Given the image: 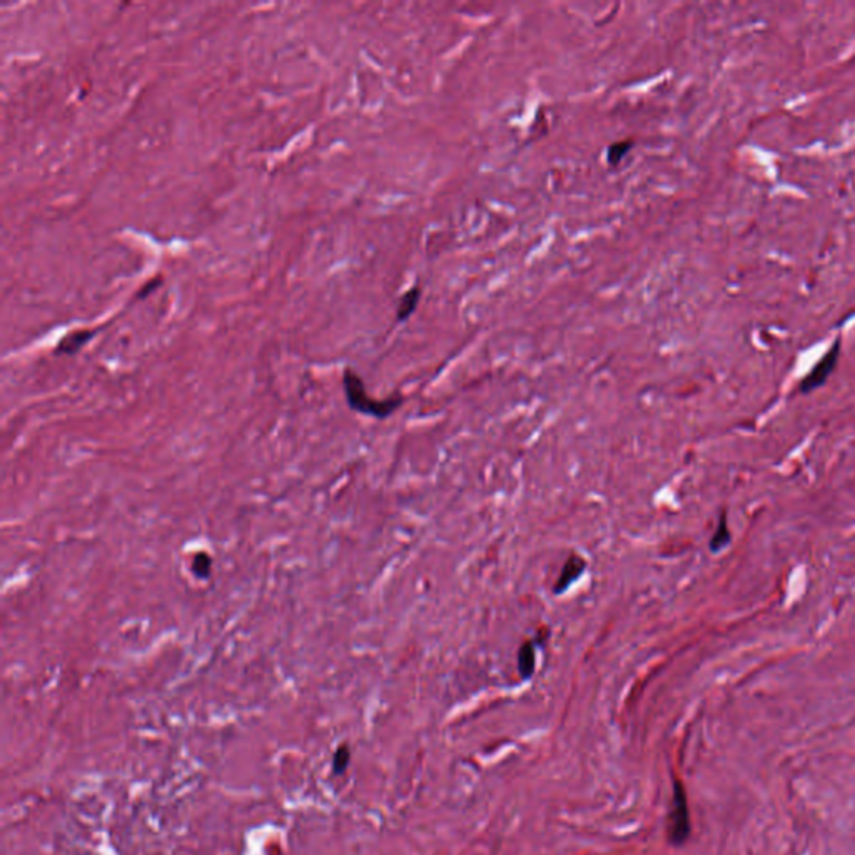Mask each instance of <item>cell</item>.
Listing matches in <instances>:
<instances>
[{
    "label": "cell",
    "mask_w": 855,
    "mask_h": 855,
    "mask_svg": "<svg viewBox=\"0 0 855 855\" xmlns=\"http://www.w3.org/2000/svg\"><path fill=\"white\" fill-rule=\"evenodd\" d=\"M420 297H421L420 287H411V290L401 297L400 305H397V312H396L397 321H405L412 315V312H415L417 302H420Z\"/></svg>",
    "instance_id": "obj_7"
},
{
    "label": "cell",
    "mask_w": 855,
    "mask_h": 855,
    "mask_svg": "<svg viewBox=\"0 0 855 855\" xmlns=\"http://www.w3.org/2000/svg\"><path fill=\"white\" fill-rule=\"evenodd\" d=\"M94 336H96V332L91 330L74 331V332H71V335H67L66 337H62L61 342H59L56 347V355H69V356L76 355V352L81 351Z\"/></svg>",
    "instance_id": "obj_5"
},
{
    "label": "cell",
    "mask_w": 855,
    "mask_h": 855,
    "mask_svg": "<svg viewBox=\"0 0 855 855\" xmlns=\"http://www.w3.org/2000/svg\"><path fill=\"white\" fill-rule=\"evenodd\" d=\"M536 657H535V643L533 641H525L521 645L518 652V670L523 678H530L535 672Z\"/></svg>",
    "instance_id": "obj_6"
},
{
    "label": "cell",
    "mask_w": 855,
    "mask_h": 855,
    "mask_svg": "<svg viewBox=\"0 0 855 855\" xmlns=\"http://www.w3.org/2000/svg\"><path fill=\"white\" fill-rule=\"evenodd\" d=\"M839 356H840V340L835 341L834 345L830 346V350L817 361V365H815L812 370L809 371V375L804 377L802 382H800V391L810 392V391L817 390V387H820L822 385H825L829 380V376L832 375V371L835 370V366H837Z\"/></svg>",
    "instance_id": "obj_3"
},
{
    "label": "cell",
    "mask_w": 855,
    "mask_h": 855,
    "mask_svg": "<svg viewBox=\"0 0 855 855\" xmlns=\"http://www.w3.org/2000/svg\"><path fill=\"white\" fill-rule=\"evenodd\" d=\"M728 543H730V530L727 525V515L722 513V516H720V520H718L717 530H715L712 541H710V550H712L713 553H717V551L723 550Z\"/></svg>",
    "instance_id": "obj_8"
},
{
    "label": "cell",
    "mask_w": 855,
    "mask_h": 855,
    "mask_svg": "<svg viewBox=\"0 0 855 855\" xmlns=\"http://www.w3.org/2000/svg\"><path fill=\"white\" fill-rule=\"evenodd\" d=\"M585 568H586V561L583 558H581L580 555H571L570 558L565 561V565H563V568H561V573L558 576V580H556L555 588H553L555 593L556 595L565 593V591L568 590L570 586L573 585L575 581L578 580L581 575H583Z\"/></svg>",
    "instance_id": "obj_4"
},
{
    "label": "cell",
    "mask_w": 855,
    "mask_h": 855,
    "mask_svg": "<svg viewBox=\"0 0 855 855\" xmlns=\"http://www.w3.org/2000/svg\"><path fill=\"white\" fill-rule=\"evenodd\" d=\"M342 386H345L346 400L352 410L362 415L375 416V417H386L390 416L397 406L401 405V397H390V400H372L367 396L365 382L352 370H346L342 376Z\"/></svg>",
    "instance_id": "obj_1"
},
{
    "label": "cell",
    "mask_w": 855,
    "mask_h": 855,
    "mask_svg": "<svg viewBox=\"0 0 855 855\" xmlns=\"http://www.w3.org/2000/svg\"><path fill=\"white\" fill-rule=\"evenodd\" d=\"M211 565H212L211 556H207L206 553H199V555H196V558H194V561H192V570L197 576L206 578V576H209V573H211Z\"/></svg>",
    "instance_id": "obj_10"
},
{
    "label": "cell",
    "mask_w": 855,
    "mask_h": 855,
    "mask_svg": "<svg viewBox=\"0 0 855 855\" xmlns=\"http://www.w3.org/2000/svg\"><path fill=\"white\" fill-rule=\"evenodd\" d=\"M631 141H623V142H615L613 146L608 149V162L611 166H616L621 159L625 157V154L631 149Z\"/></svg>",
    "instance_id": "obj_9"
},
{
    "label": "cell",
    "mask_w": 855,
    "mask_h": 855,
    "mask_svg": "<svg viewBox=\"0 0 855 855\" xmlns=\"http://www.w3.org/2000/svg\"><path fill=\"white\" fill-rule=\"evenodd\" d=\"M690 834V817H688V805H687V795L685 790L678 782L675 784L673 789V809L670 812V824H668V835L672 844L680 845L687 840Z\"/></svg>",
    "instance_id": "obj_2"
},
{
    "label": "cell",
    "mask_w": 855,
    "mask_h": 855,
    "mask_svg": "<svg viewBox=\"0 0 855 855\" xmlns=\"http://www.w3.org/2000/svg\"><path fill=\"white\" fill-rule=\"evenodd\" d=\"M347 763H350V748L340 747L335 753V772L336 774L345 772Z\"/></svg>",
    "instance_id": "obj_11"
}]
</instances>
